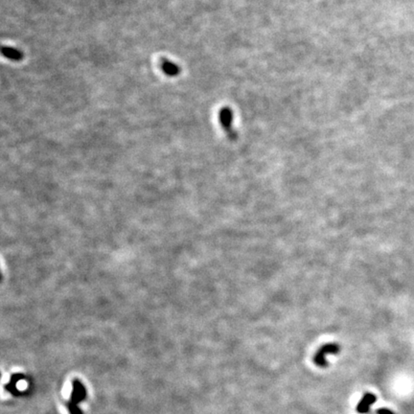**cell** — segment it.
I'll return each instance as SVG.
<instances>
[{
    "label": "cell",
    "mask_w": 414,
    "mask_h": 414,
    "mask_svg": "<svg viewBox=\"0 0 414 414\" xmlns=\"http://www.w3.org/2000/svg\"><path fill=\"white\" fill-rule=\"evenodd\" d=\"M5 388H6V390H8L10 393H12V394L15 395V396H18V395H21V394H23L21 392L19 391V390L16 388V384L11 382V381L9 382V384L5 385Z\"/></svg>",
    "instance_id": "7"
},
{
    "label": "cell",
    "mask_w": 414,
    "mask_h": 414,
    "mask_svg": "<svg viewBox=\"0 0 414 414\" xmlns=\"http://www.w3.org/2000/svg\"><path fill=\"white\" fill-rule=\"evenodd\" d=\"M219 121H220L221 127L225 130L228 138L231 140L236 139L237 135L233 128V112H232V110L228 106L222 107L219 113Z\"/></svg>",
    "instance_id": "1"
},
{
    "label": "cell",
    "mask_w": 414,
    "mask_h": 414,
    "mask_svg": "<svg viewBox=\"0 0 414 414\" xmlns=\"http://www.w3.org/2000/svg\"><path fill=\"white\" fill-rule=\"evenodd\" d=\"M23 379H24V375H23V374H14V375H12V377H11V380H10V381L16 384L18 381L23 380Z\"/></svg>",
    "instance_id": "9"
},
{
    "label": "cell",
    "mask_w": 414,
    "mask_h": 414,
    "mask_svg": "<svg viewBox=\"0 0 414 414\" xmlns=\"http://www.w3.org/2000/svg\"><path fill=\"white\" fill-rule=\"evenodd\" d=\"M68 408L71 414H83V411L77 405H73L70 402L68 403Z\"/></svg>",
    "instance_id": "8"
},
{
    "label": "cell",
    "mask_w": 414,
    "mask_h": 414,
    "mask_svg": "<svg viewBox=\"0 0 414 414\" xmlns=\"http://www.w3.org/2000/svg\"><path fill=\"white\" fill-rule=\"evenodd\" d=\"M72 385H73V390L71 393L70 403L78 406L81 402H83V400L85 399L86 389L79 380H74L73 383H72Z\"/></svg>",
    "instance_id": "3"
},
{
    "label": "cell",
    "mask_w": 414,
    "mask_h": 414,
    "mask_svg": "<svg viewBox=\"0 0 414 414\" xmlns=\"http://www.w3.org/2000/svg\"><path fill=\"white\" fill-rule=\"evenodd\" d=\"M1 53L9 60H15V61H19L24 58V55L20 50H18L16 48H13V47H9V46H2Z\"/></svg>",
    "instance_id": "6"
},
{
    "label": "cell",
    "mask_w": 414,
    "mask_h": 414,
    "mask_svg": "<svg viewBox=\"0 0 414 414\" xmlns=\"http://www.w3.org/2000/svg\"><path fill=\"white\" fill-rule=\"evenodd\" d=\"M160 68L163 71V73L169 77H176L180 75L181 72V68L178 64L167 59H162L160 60Z\"/></svg>",
    "instance_id": "5"
},
{
    "label": "cell",
    "mask_w": 414,
    "mask_h": 414,
    "mask_svg": "<svg viewBox=\"0 0 414 414\" xmlns=\"http://www.w3.org/2000/svg\"><path fill=\"white\" fill-rule=\"evenodd\" d=\"M376 414H395L392 410L388 408H379L376 411Z\"/></svg>",
    "instance_id": "10"
},
{
    "label": "cell",
    "mask_w": 414,
    "mask_h": 414,
    "mask_svg": "<svg viewBox=\"0 0 414 414\" xmlns=\"http://www.w3.org/2000/svg\"><path fill=\"white\" fill-rule=\"evenodd\" d=\"M340 347L337 343H326L323 346L320 347L316 355L314 356V362L319 367H326L328 365V362L326 356L328 355L339 354Z\"/></svg>",
    "instance_id": "2"
},
{
    "label": "cell",
    "mask_w": 414,
    "mask_h": 414,
    "mask_svg": "<svg viewBox=\"0 0 414 414\" xmlns=\"http://www.w3.org/2000/svg\"><path fill=\"white\" fill-rule=\"evenodd\" d=\"M377 401V397L372 394V393H366L364 394V396L362 397V400L360 401V403L357 406V411L359 413L365 414L368 413L370 411L371 406L375 403Z\"/></svg>",
    "instance_id": "4"
}]
</instances>
